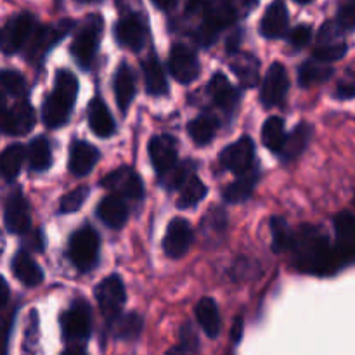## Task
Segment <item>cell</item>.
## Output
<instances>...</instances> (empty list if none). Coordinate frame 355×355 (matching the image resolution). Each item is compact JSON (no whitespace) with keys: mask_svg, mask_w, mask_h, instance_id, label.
I'll return each instance as SVG.
<instances>
[{"mask_svg":"<svg viewBox=\"0 0 355 355\" xmlns=\"http://www.w3.org/2000/svg\"><path fill=\"white\" fill-rule=\"evenodd\" d=\"M293 253V263L298 270L315 276H333L342 269L335 248L329 245L324 231L314 225H304L293 232L290 246Z\"/></svg>","mask_w":355,"mask_h":355,"instance_id":"cell-1","label":"cell"},{"mask_svg":"<svg viewBox=\"0 0 355 355\" xmlns=\"http://www.w3.org/2000/svg\"><path fill=\"white\" fill-rule=\"evenodd\" d=\"M238 7L234 0H208L203 7V24L200 26L196 40L201 45L214 44L218 31L225 30L236 23Z\"/></svg>","mask_w":355,"mask_h":355,"instance_id":"cell-2","label":"cell"},{"mask_svg":"<svg viewBox=\"0 0 355 355\" xmlns=\"http://www.w3.org/2000/svg\"><path fill=\"white\" fill-rule=\"evenodd\" d=\"M103 28L104 23L101 16L92 14V16L85 17V21L80 24L78 31H76L75 38H73L71 54L83 69L90 68V64L96 59L101 37H103Z\"/></svg>","mask_w":355,"mask_h":355,"instance_id":"cell-3","label":"cell"},{"mask_svg":"<svg viewBox=\"0 0 355 355\" xmlns=\"http://www.w3.org/2000/svg\"><path fill=\"white\" fill-rule=\"evenodd\" d=\"M68 255L73 266L80 272L94 269L97 263V257H99V236H97L96 229L90 225H83L78 231L73 232L69 238Z\"/></svg>","mask_w":355,"mask_h":355,"instance_id":"cell-4","label":"cell"},{"mask_svg":"<svg viewBox=\"0 0 355 355\" xmlns=\"http://www.w3.org/2000/svg\"><path fill=\"white\" fill-rule=\"evenodd\" d=\"M61 331L62 338L69 345H78V343L89 340L90 333H92V312L85 300H75L62 312Z\"/></svg>","mask_w":355,"mask_h":355,"instance_id":"cell-5","label":"cell"},{"mask_svg":"<svg viewBox=\"0 0 355 355\" xmlns=\"http://www.w3.org/2000/svg\"><path fill=\"white\" fill-rule=\"evenodd\" d=\"M96 300L106 321L113 324L120 318L121 309L127 300L123 281L118 276H110L101 281L96 288Z\"/></svg>","mask_w":355,"mask_h":355,"instance_id":"cell-6","label":"cell"},{"mask_svg":"<svg viewBox=\"0 0 355 355\" xmlns=\"http://www.w3.org/2000/svg\"><path fill=\"white\" fill-rule=\"evenodd\" d=\"M35 26V17L30 12H19L10 17L0 31V51L7 55L16 54L30 40Z\"/></svg>","mask_w":355,"mask_h":355,"instance_id":"cell-7","label":"cell"},{"mask_svg":"<svg viewBox=\"0 0 355 355\" xmlns=\"http://www.w3.org/2000/svg\"><path fill=\"white\" fill-rule=\"evenodd\" d=\"M345 52L347 44L345 38H343V30L338 26V23L329 21V23L322 24L318 37H315V59L324 62H333L342 59Z\"/></svg>","mask_w":355,"mask_h":355,"instance_id":"cell-8","label":"cell"},{"mask_svg":"<svg viewBox=\"0 0 355 355\" xmlns=\"http://www.w3.org/2000/svg\"><path fill=\"white\" fill-rule=\"evenodd\" d=\"M148 37V23L141 12H127L114 24V38L118 44L130 51H141Z\"/></svg>","mask_w":355,"mask_h":355,"instance_id":"cell-9","label":"cell"},{"mask_svg":"<svg viewBox=\"0 0 355 355\" xmlns=\"http://www.w3.org/2000/svg\"><path fill=\"white\" fill-rule=\"evenodd\" d=\"M73 26V21L66 19L52 26H35L33 33H31L30 40L26 42L28 45V58L30 59H40L42 55L47 54L51 47H54Z\"/></svg>","mask_w":355,"mask_h":355,"instance_id":"cell-10","label":"cell"},{"mask_svg":"<svg viewBox=\"0 0 355 355\" xmlns=\"http://www.w3.org/2000/svg\"><path fill=\"white\" fill-rule=\"evenodd\" d=\"M194 241V232L189 222L182 217L173 218L166 227L165 239H163V250L170 259H180L189 252Z\"/></svg>","mask_w":355,"mask_h":355,"instance_id":"cell-11","label":"cell"},{"mask_svg":"<svg viewBox=\"0 0 355 355\" xmlns=\"http://www.w3.org/2000/svg\"><path fill=\"white\" fill-rule=\"evenodd\" d=\"M103 186L113 191L120 198L141 200L144 196V184H142L141 177L135 170L128 168V166H121V168L106 175V179L103 180Z\"/></svg>","mask_w":355,"mask_h":355,"instance_id":"cell-12","label":"cell"},{"mask_svg":"<svg viewBox=\"0 0 355 355\" xmlns=\"http://www.w3.org/2000/svg\"><path fill=\"white\" fill-rule=\"evenodd\" d=\"M335 232L336 245L335 253L338 257V262L342 269L350 266L355 255V220L354 215L349 210L342 211L335 218Z\"/></svg>","mask_w":355,"mask_h":355,"instance_id":"cell-13","label":"cell"},{"mask_svg":"<svg viewBox=\"0 0 355 355\" xmlns=\"http://www.w3.org/2000/svg\"><path fill=\"white\" fill-rule=\"evenodd\" d=\"M168 68L173 78L180 83H191L200 75V61L193 49L184 44H175L170 51Z\"/></svg>","mask_w":355,"mask_h":355,"instance_id":"cell-14","label":"cell"},{"mask_svg":"<svg viewBox=\"0 0 355 355\" xmlns=\"http://www.w3.org/2000/svg\"><path fill=\"white\" fill-rule=\"evenodd\" d=\"M35 121H37V116H35L31 104L26 101H19L12 107L6 110L2 120H0V128L7 135L19 137V135H26L33 130Z\"/></svg>","mask_w":355,"mask_h":355,"instance_id":"cell-15","label":"cell"},{"mask_svg":"<svg viewBox=\"0 0 355 355\" xmlns=\"http://www.w3.org/2000/svg\"><path fill=\"white\" fill-rule=\"evenodd\" d=\"M288 87H290V80H288L286 68L281 62H274L267 71L262 82V90H260V101L263 106L272 107L283 103Z\"/></svg>","mask_w":355,"mask_h":355,"instance_id":"cell-16","label":"cell"},{"mask_svg":"<svg viewBox=\"0 0 355 355\" xmlns=\"http://www.w3.org/2000/svg\"><path fill=\"white\" fill-rule=\"evenodd\" d=\"M253 159H255V144L246 135L229 144L220 155L222 166L234 173H243L252 168Z\"/></svg>","mask_w":355,"mask_h":355,"instance_id":"cell-17","label":"cell"},{"mask_svg":"<svg viewBox=\"0 0 355 355\" xmlns=\"http://www.w3.org/2000/svg\"><path fill=\"white\" fill-rule=\"evenodd\" d=\"M3 222H6L7 231L12 234H26L30 231V207H28L26 198L19 191L7 198L6 208H3Z\"/></svg>","mask_w":355,"mask_h":355,"instance_id":"cell-18","label":"cell"},{"mask_svg":"<svg viewBox=\"0 0 355 355\" xmlns=\"http://www.w3.org/2000/svg\"><path fill=\"white\" fill-rule=\"evenodd\" d=\"M177 142L170 135H155L149 141V158L159 175L168 172L177 163Z\"/></svg>","mask_w":355,"mask_h":355,"instance_id":"cell-19","label":"cell"},{"mask_svg":"<svg viewBox=\"0 0 355 355\" xmlns=\"http://www.w3.org/2000/svg\"><path fill=\"white\" fill-rule=\"evenodd\" d=\"M290 26V14L283 2H272L263 12L260 21V31L266 38H281Z\"/></svg>","mask_w":355,"mask_h":355,"instance_id":"cell-20","label":"cell"},{"mask_svg":"<svg viewBox=\"0 0 355 355\" xmlns=\"http://www.w3.org/2000/svg\"><path fill=\"white\" fill-rule=\"evenodd\" d=\"M99 159V151L85 141H75L69 149V172L75 177H83L92 172Z\"/></svg>","mask_w":355,"mask_h":355,"instance_id":"cell-21","label":"cell"},{"mask_svg":"<svg viewBox=\"0 0 355 355\" xmlns=\"http://www.w3.org/2000/svg\"><path fill=\"white\" fill-rule=\"evenodd\" d=\"M73 101H69L68 97H64L59 92H52L51 96L45 99L44 107H42V120L47 127L51 128H59L68 121L69 113H71Z\"/></svg>","mask_w":355,"mask_h":355,"instance_id":"cell-22","label":"cell"},{"mask_svg":"<svg viewBox=\"0 0 355 355\" xmlns=\"http://www.w3.org/2000/svg\"><path fill=\"white\" fill-rule=\"evenodd\" d=\"M113 89L118 107H120L123 113H127L132 101L135 99V73L132 71V68L127 62L118 66L116 73H114Z\"/></svg>","mask_w":355,"mask_h":355,"instance_id":"cell-23","label":"cell"},{"mask_svg":"<svg viewBox=\"0 0 355 355\" xmlns=\"http://www.w3.org/2000/svg\"><path fill=\"white\" fill-rule=\"evenodd\" d=\"M97 217L107 227L121 229L128 218V207L125 205L123 198L111 194V196L101 200L99 207H97Z\"/></svg>","mask_w":355,"mask_h":355,"instance_id":"cell-24","label":"cell"},{"mask_svg":"<svg viewBox=\"0 0 355 355\" xmlns=\"http://www.w3.org/2000/svg\"><path fill=\"white\" fill-rule=\"evenodd\" d=\"M89 127L97 137L104 139L114 134V118L101 97H96L89 104Z\"/></svg>","mask_w":355,"mask_h":355,"instance_id":"cell-25","label":"cell"},{"mask_svg":"<svg viewBox=\"0 0 355 355\" xmlns=\"http://www.w3.org/2000/svg\"><path fill=\"white\" fill-rule=\"evenodd\" d=\"M10 269H12L14 277L28 288L38 286L44 281V272L26 252H19L14 255Z\"/></svg>","mask_w":355,"mask_h":355,"instance_id":"cell-26","label":"cell"},{"mask_svg":"<svg viewBox=\"0 0 355 355\" xmlns=\"http://www.w3.org/2000/svg\"><path fill=\"white\" fill-rule=\"evenodd\" d=\"M196 319L200 328L203 329L208 338H217L222 329L220 312H218L217 302L210 297H205L196 305Z\"/></svg>","mask_w":355,"mask_h":355,"instance_id":"cell-27","label":"cell"},{"mask_svg":"<svg viewBox=\"0 0 355 355\" xmlns=\"http://www.w3.org/2000/svg\"><path fill=\"white\" fill-rule=\"evenodd\" d=\"M208 94L214 99V103L222 110H232L239 101L238 89L222 73L211 76L210 83H208Z\"/></svg>","mask_w":355,"mask_h":355,"instance_id":"cell-28","label":"cell"},{"mask_svg":"<svg viewBox=\"0 0 355 355\" xmlns=\"http://www.w3.org/2000/svg\"><path fill=\"white\" fill-rule=\"evenodd\" d=\"M312 137V127L309 123H300L290 135L284 137L283 146L277 153H279L281 159L283 162H293L298 156L304 153V149L307 148L309 141Z\"/></svg>","mask_w":355,"mask_h":355,"instance_id":"cell-29","label":"cell"},{"mask_svg":"<svg viewBox=\"0 0 355 355\" xmlns=\"http://www.w3.org/2000/svg\"><path fill=\"white\" fill-rule=\"evenodd\" d=\"M257 180H259V170L255 166H252L246 172L239 173L238 179L225 187L224 200L227 203H241V201L248 200L252 196L253 189H255Z\"/></svg>","mask_w":355,"mask_h":355,"instance_id":"cell-30","label":"cell"},{"mask_svg":"<svg viewBox=\"0 0 355 355\" xmlns=\"http://www.w3.org/2000/svg\"><path fill=\"white\" fill-rule=\"evenodd\" d=\"M231 68L243 87H255L259 83L260 62L255 55L248 52H239L232 58Z\"/></svg>","mask_w":355,"mask_h":355,"instance_id":"cell-31","label":"cell"},{"mask_svg":"<svg viewBox=\"0 0 355 355\" xmlns=\"http://www.w3.org/2000/svg\"><path fill=\"white\" fill-rule=\"evenodd\" d=\"M142 71H144V83L146 90H148L151 96H165L168 92V83H166L165 71L162 68V62L153 55V58L146 59L144 66H142Z\"/></svg>","mask_w":355,"mask_h":355,"instance_id":"cell-32","label":"cell"},{"mask_svg":"<svg viewBox=\"0 0 355 355\" xmlns=\"http://www.w3.org/2000/svg\"><path fill=\"white\" fill-rule=\"evenodd\" d=\"M333 75V68L329 62L319 61V59H309L298 69V82L302 87H312L318 83L326 82Z\"/></svg>","mask_w":355,"mask_h":355,"instance_id":"cell-33","label":"cell"},{"mask_svg":"<svg viewBox=\"0 0 355 355\" xmlns=\"http://www.w3.org/2000/svg\"><path fill=\"white\" fill-rule=\"evenodd\" d=\"M26 159V148L21 144H12L0 153V175L6 180H12L23 168Z\"/></svg>","mask_w":355,"mask_h":355,"instance_id":"cell-34","label":"cell"},{"mask_svg":"<svg viewBox=\"0 0 355 355\" xmlns=\"http://www.w3.org/2000/svg\"><path fill=\"white\" fill-rule=\"evenodd\" d=\"M26 158L31 170H35V172H45L52 165V151L47 139H33L26 149Z\"/></svg>","mask_w":355,"mask_h":355,"instance_id":"cell-35","label":"cell"},{"mask_svg":"<svg viewBox=\"0 0 355 355\" xmlns=\"http://www.w3.org/2000/svg\"><path fill=\"white\" fill-rule=\"evenodd\" d=\"M218 128V120L211 114H201V116H196L187 127V132H189L191 139L196 142L198 146H205L214 139L215 132Z\"/></svg>","mask_w":355,"mask_h":355,"instance_id":"cell-36","label":"cell"},{"mask_svg":"<svg viewBox=\"0 0 355 355\" xmlns=\"http://www.w3.org/2000/svg\"><path fill=\"white\" fill-rule=\"evenodd\" d=\"M180 194H179V200H177V205L180 208H193L207 196V186L198 179L196 175L189 177L182 186L179 187Z\"/></svg>","mask_w":355,"mask_h":355,"instance_id":"cell-37","label":"cell"},{"mask_svg":"<svg viewBox=\"0 0 355 355\" xmlns=\"http://www.w3.org/2000/svg\"><path fill=\"white\" fill-rule=\"evenodd\" d=\"M286 132H284V123L279 116L267 118L262 127V142L269 151L277 153L283 146Z\"/></svg>","mask_w":355,"mask_h":355,"instance_id":"cell-38","label":"cell"},{"mask_svg":"<svg viewBox=\"0 0 355 355\" xmlns=\"http://www.w3.org/2000/svg\"><path fill=\"white\" fill-rule=\"evenodd\" d=\"M0 89L9 96L21 99V97L26 96V80L19 71L0 69Z\"/></svg>","mask_w":355,"mask_h":355,"instance_id":"cell-39","label":"cell"},{"mask_svg":"<svg viewBox=\"0 0 355 355\" xmlns=\"http://www.w3.org/2000/svg\"><path fill=\"white\" fill-rule=\"evenodd\" d=\"M113 324L116 326V329H114V333H116V338L134 340L141 335L144 321H142L141 315L132 312V314L123 315V318H118Z\"/></svg>","mask_w":355,"mask_h":355,"instance_id":"cell-40","label":"cell"},{"mask_svg":"<svg viewBox=\"0 0 355 355\" xmlns=\"http://www.w3.org/2000/svg\"><path fill=\"white\" fill-rule=\"evenodd\" d=\"M193 175H194V163L184 162V163H175V165H173L168 172L163 173L162 177L166 189L173 191V189H179V187Z\"/></svg>","mask_w":355,"mask_h":355,"instance_id":"cell-41","label":"cell"},{"mask_svg":"<svg viewBox=\"0 0 355 355\" xmlns=\"http://www.w3.org/2000/svg\"><path fill=\"white\" fill-rule=\"evenodd\" d=\"M270 229H272V250L281 253L290 250L291 241H293V232L288 227L286 220L281 217H272L270 220Z\"/></svg>","mask_w":355,"mask_h":355,"instance_id":"cell-42","label":"cell"},{"mask_svg":"<svg viewBox=\"0 0 355 355\" xmlns=\"http://www.w3.org/2000/svg\"><path fill=\"white\" fill-rule=\"evenodd\" d=\"M89 198V187L80 186L76 189L69 191L68 194L61 198V203H59V210L62 214H73V211L80 210L82 205L85 203V200Z\"/></svg>","mask_w":355,"mask_h":355,"instance_id":"cell-43","label":"cell"},{"mask_svg":"<svg viewBox=\"0 0 355 355\" xmlns=\"http://www.w3.org/2000/svg\"><path fill=\"white\" fill-rule=\"evenodd\" d=\"M198 350V336L194 333L193 326L184 324L182 331H180V343L173 349H170V352L166 355H191Z\"/></svg>","mask_w":355,"mask_h":355,"instance_id":"cell-44","label":"cell"},{"mask_svg":"<svg viewBox=\"0 0 355 355\" xmlns=\"http://www.w3.org/2000/svg\"><path fill=\"white\" fill-rule=\"evenodd\" d=\"M38 345V312H30V321L26 326V336H24V352L26 355H35V349Z\"/></svg>","mask_w":355,"mask_h":355,"instance_id":"cell-45","label":"cell"},{"mask_svg":"<svg viewBox=\"0 0 355 355\" xmlns=\"http://www.w3.org/2000/svg\"><path fill=\"white\" fill-rule=\"evenodd\" d=\"M312 40V28L309 24H298L290 33V44L295 49H302Z\"/></svg>","mask_w":355,"mask_h":355,"instance_id":"cell-46","label":"cell"},{"mask_svg":"<svg viewBox=\"0 0 355 355\" xmlns=\"http://www.w3.org/2000/svg\"><path fill=\"white\" fill-rule=\"evenodd\" d=\"M338 26L342 28L343 31H352L354 30V24H355V3L354 0H349L345 6L340 9L338 14Z\"/></svg>","mask_w":355,"mask_h":355,"instance_id":"cell-47","label":"cell"},{"mask_svg":"<svg viewBox=\"0 0 355 355\" xmlns=\"http://www.w3.org/2000/svg\"><path fill=\"white\" fill-rule=\"evenodd\" d=\"M10 328H12V314L3 315V318L0 319V355H7Z\"/></svg>","mask_w":355,"mask_h":355,"instance_id":"cell-48","label":"cell"},{"mask_svg":"<svg viewBox=\"0 0 355 355\" xmlns=\"http://www.w3.org/2000/svg\"><path fill=\"white\" fill-rule=\"evenodd\" d=\"M9 298H10L9 284H7L6 277L0 274V311L7 307V304H9Z\"/></svg>","mask_w":355,"mask_h":355,"instance_id":"cell-49","label":"cell"},{"mask_svg":"<svg viewBox=\"0 0 355 355\" xmlns=\"http://www.w3.org/2000/svg\"><path fill=\"white\" fill-rule=\"evenodd\" d=\"M208 0H186V10L189 14H196L203 10V7L207 6Z\"/></svg>","mask_w":355,"mask_h":355,"instance_id":"cell-50","label":"cell"},{"mask_svg":"<svg viewBox=\"0 0 355 355\" xmlns=\"http://www.w3.org/2000/svg\"><path fill=\"white\" fill-rule=\"evenodd\" d=\"M155 3V7H158L159 10H165V12H170L177 7L179 0H151Z\"/></svg>","mask_w":355,"mask_h":355,"instance_id":"cell-51","label":"cell"},{"mask_svg":"<svg viewBox=\"0 0 355 355\" xmlns=\"http://www.w3.org/2000/svg\"><path fill=\"white\" fill-rule=\"evenodd\" d=\"M338 96L343 97V99H350L354 96V85H352V80H349L347 83H342L338 87Z\"/></svg>","mask_w":355,"mask_h":355,"instance_id":"cell-52","label":"cell"},{"mask_svg":"<svg viewBox=\"0 0 355 355\" xmlns=\"http://www.w3.org/2000/svg\"><path fill=\"white\" fill-rule=\"evenodd\" d=\"M61 355H89V354H87V350L83 349V347H80V345H69L68 349H66L64 352H62Z\"/></svg>","mask_w":355,"mask_h":355,"instance_id":"cell-53","label":"cell"},{"mask_svg":"<svg viewBox=\"0 0 355 355\" xmlns=\"http://www.w3.org/2000/svg\"><path fill=\"white\" fill-rule=\"evenodd\" d=\"M7 110V103H6V96H3V92L0 90V120H2L3 113H6Z\"/></svg>","mask_w":355,"mask_h":355,"instance_id":"cell-54","label":"cell"},{"mask_svg":"<svg viewBox=\"0 0 355 355\" xmlns=\"http://www.w3.org/2000/svg\"><path fill=\"white\" fill-rule=\"evenodd\" d=\"M232 336H234V342H238L239 336H241V321H239V319H238V321H236V326H234V335H232Z\"/></svg>","mask_w":355,"mask_h":355,"instance_id":"cell-55","label":"cell"},{"mask_svg":"<svg viewBox=\"0 0 355 355\" xmlns=\"http://www.w3.org/2000/svg\"><path fill=\"white\" fill-rule=\"evenodd\" d=\"M295 2H297V3H311L312 0H295Z\"/></svg>","mask_w":355,"mask_h":355,"instance_id":"cell-56","label":"cell"},{"mask_svg":"<svg viewBox=\"0 0 355 355\" xmlns=\"http://www.w3.org/2000/svg\"><path fill=\"white\" fill-rule=\"evenodd\" d=\"M78 2H82V3H92V2H97V0H78Z\"/></svg>","mask_w":355,"mask_h":355,"instance_id":"cell-57","label":"cell"}]
</instances>
